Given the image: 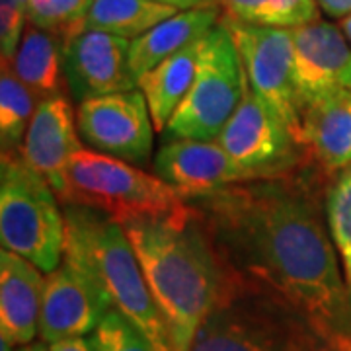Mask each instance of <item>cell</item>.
I'll return each instance as SVG.
<instances>
[{"label": "cell", "mask_w": 351, "mask_h": 351, "mask_svg": "<svg viewBox=\"0 0 351 351\" xmlns=\"http://www.w3.org/2000/svg\"><path fill=\"white\" fill-rule=\"evenodd\" d=\"M328 178L304 162L188 201L226 271L262 283L301 308L338 351H350L348 283L326 223Z\"/></svg>", "instance_id": "1"}, {"label": "cell", "mask_w": 351, "mask_h": 351, "mask_svg": "<svg viewBox=\"0 0 351 351\" xmlns=\"http://www.w3.org/2000/svg\"><path fill=\"white\" fill-rule=\"evenodd\" d=\"M174 351H189L225 285V267L197 209L186 203L162 217L123 225Z\"/></svg>", "instance_id": "2"}, {"label": "cell", "mask_w": 351, "mask_h": 351, "mask_svg": "<svg viewBox=\"0 0 351 351\" xmlns=\"http://www.w3.org/2000/svg\"><path fill=\"white\" fill-rule=\"evenodd\" d=\"M189 351H338L283 295L225 269V285Z\"/></svg>", "instance_id": "3"}, {"label": "cell", "mask_w": 351, "mask_h": 351, "mask_svg": "<svg viewBox=\"0 0 351 351\" xmlns=\"http://www.w3.org/2000/svg\"><path fill=\"white\" fill-rule=\"evenodd\" d=\"M66 223L64 258L84 267L98 281L113 311L151 339L156 351H174L162 314L123 225L88 207L63 205Z\"/></svg>", "instance_id": "4"}, {"label": "cell", "mask_w": 351, "mask_h": 351, "mask_svg": "<svg viewBox=\"0 0 351 351\" xmlns=\"http://www.w3.org/2000/svg\"><path fill=\"white\" fill-rule=\"evenodd\" d=\"M0 240L4 250L22 256L43 274L63 263L66 223L61 201L20 151L2 152L0 160Z\"/></svg>", "instance_id": "5"}, {"label": "cell", "mask_w": 351, "mask_h": 351, "mask_svg": "<svg viewBox=\"0 0 351 351\" xmlns=\"http://www.w3.org/2000/svg\"><path fill=\"white\" fill-rule=\"evenodd\" d=\"M186 203L158 176L88 149L76 152L69 164L61 197V205L94 209L119 225L170 215Z\"/></svg>", "instance_id": "6"}, {"label": "cell", "mask_w": 351, "mask_h": 351, "mask_svg": "<svg viewBox=\"0 0 351 351\" xmlns=\"http://www.w3.org/2000/svg\"><path fill=\"white\" fill-rule=\"evenodd\" d=\"M248 88L237 43L225 24L219 22L201 39L193 86L162 131V141H217Z\"/></svg>", "instance_id": "7"}, {"label": "cell", "mask_w": 351, "mask_h": 351, "mask_svg": "<svg viewBox=\"0 0 351 351\" xmlns=\"http://www.w3.org/2000/svg\"><path fill=\"white\" fill-rule=\"evenodd\" d=\"M237 43L250 88L276 110L301 145L304 101L295 80L293 32L274 25L246 24L223 16Z\"/></svg>", "instance_id": "8"}, {"label": "cell", "mask_w": 351, "mask_h": 351, "mask_svg": "<svg viewBox=\"0 0 351 351\" xmlns=\"http://www.w3.org/2000/svg\"><path fill=\"white\" fill-rule=\"evenodd\" d=\"M217 143L254 180L289 174L304 162L302 147L283 117L252 88Z\"/></svg>", "instance_id": "9"}, {"label": "cell", "mask_w": 351, "mask_h": 351, "mask_svg": "<svg viewBox=\"0 0 351 351\" xmlns=\"http://www.w3.org/2000/svg\"><path fill=\"white\" fill-rule=\"evenodd\" d=\"M76 127L80 138L96 152L138 168L151 160L156 129L138 88L80 101Z\"/></svg>", "instance_id": "10"}, {"label": "cell", "mask_w": 351, "mask_h": 351, "mask_svg": "<svg viewBox=\"0 0 351 351\" xmlns=\"http://www.w3.org/2000/svg\"><path fill=\"white\" fill-rule=\"evenodd\" d=\"M110 311H113L112 301L98 281L84 267L63 258V263L45 277L39 338L47 346L84 338L96 332Z\"/></svg>", "instance_id": "11"}, {"label": "cell", "mask_w": 351, "mask_h": 351, "mask_svg": "<svg viewBox=\"0 0 351 351\" xmlns=\"http://www.w3.org/2000/svg\"><path fill=\"white\" fill-rule=\"evenodd\" d=\"M152 168L154 176L166 182L184 201L199 199L254 180L217 141H162Z\"/></svg>", "instance_id": "12"}, {"label": "cell", "mask_w": 351, "mask_h": 351, "mask_svg": "<svg viewBox=\"0 0 351 351\" xmlns=\"http://www.w3.org/2000/svg\"><path fill=\"white\" fill-rule=\"evenodd\" d=\"M131 41L106 32L84 29L64 43V78L78 104L117 92L137 90L129 63Z\"/></svg>", "instance_id": "13"}, {"label": "cell", "mask_w": 351, "mask_h": 351, "mask_svg": "<svg viewBox=\"0 0 351 351\" xmlns=\"http://www.w3.org/2000/svg\"><path fill=\"white\" fill-rule=\"evenodd\" d=\"M82 149L71 101L63 94L41 101L25 133L20 154L32 170L45 178L59 201L66 189V168Z\"/></svg>", "instance_id": "14"}, {"label": "cell", "mask_w": 351, "mask_h": 351, "mask_svg": "<svg viewBox=\"0 0 351 351\" xmlns=\"http://www.w3.org/2000/svg\"><path fill=\"white\" fill-rule=\"evenodd\" d=\"M291 32L295 80L304 104L336 88L351 90V43L341 27L316 20Z\"/></svg>", "instance_id": "15"}, {"label": "cell", "mask_w": 351, "mask_h": 351, "mask_svg": "<svg viewBox=\"0 0 351 351\" xmlns=\"http://www.w3.org/2000/svg\"><path fill=\"white\" fill-rule=\"evenodd\" d=\"M304 160L328 178L351 164V90L336 88L304 104Z\"/></svg>", "instance_id": "16"}, {"label": "cell", "mask_w": 351, "mask_h": 351, "mask_svg": "<svg viewBox=\"0 0 351 351\" xmlns=\"http://www.w3.org/2000/svg\"><path fill=\"white\" fill-rule=\"evenodd\" d=\"M45 277L38 265L10 250L0 252V338L34 343L39 332Z\"/></svg>", "instance_id": "17"}, {"label": "cell", "mask_w": 351, "mask_h": 351, "mask_svg": "<svg viewBox=\"0 0 351 351\" xmlns=\"http://www.w3.org/2000/svg\"><path fill=\"white\" fill-rule=\"evenodd\" d=\"M221 8L186 10L170 16L141 38L133 39L129 49V63L137 82L141 76L170 59L178 51L201 41L221 22Z\"/></svg>", "instance_id": "18"}, {"label": "cell", "mask_w": 351, "mask_h": 351, "mask_svg": "<svg viewBox=\"0 0 351 351\" xmlns=\"http://www.w3.org/2000/svg\"><path fill=\"white\" fill-rule=\"evenodd\" d=\"M8 64L25 86L29 88L39 100L61 96L64 78V41L59 36L41 29L38 25H25L24 38Z\"/></svg>", "instance_id": "19"}, {"label": "cell", "mask_w": 351, "mask_h": 351, "mask_svg": "<svg viewBox=\"0 0 351 351\" xmlns=\"http://www.w3.org/2000/svg\"><path fill=\"white\" fill-rule=\"evenodd\" d=\"M199 47L201 41L188 45L138 78V90L145 94L152 123L158 133L166 129L193 86L199 66Z\"/></svg>", "instance_id": "20"}, {"label": "cell", "mask_w": 351, "mask_h": 351, "mask_svg": "<svg viewBox=\"0 0 351 351\" xmlns=\"http://www.w3.org/2000/svg\"><path fill=\"white\" fill-rule=\"evenodd\" d=\"M174 14H178L176 8L156 0H92L84 29L106 32L133 41Z\"/></svg>", "instance_id": "21"}, {"label": "cell", "mask_w": 351, "mask_h": 351, "mask_svg": "<svg viewBox=\"0 0 351 351\" xmlns=\"http://www.w3.org/2000/svg\"><path fill=\"white\" fill-rule=\"evenodd\" d=\"M41 104L38 96L2 63L0 75V147L2 152L22 149L25 133Z\"/></svg>", "instance_id": "22"}, {"label": "cell", "mask_w": 351, "mask_h": 351, "mask_svg": "<svg viewBox=\"0 0 351 351\" xmlns=\"http://www.w3.org/2000/svg\"><path fill=\"white\" fill-rule=\"evenodd\" d=\"M326 223L336 246L348 287H351V164L343 168L326 191Z\"/></svg>", "instance_id": "23"}, {"label": "cell", "mask_w": 351, "mask_h": 351, "mask_svg": "<svg viewBox=\"0 0 351 351\" xmlns=\"http://www.w3.org/2000/svg\"><path fill=\"white\" fill-rule=\"evenodd\" d=\"M92 0H32L27 22L59 36L64 43L84 32Z\"/></svg>", "instance_id": "24"}, {"label": "cell", "mask_w": 351, "mask_h": 351, "mask_svg": "<svg viewBox=\"0 0 351 351\" xmlns=\"http://www.w3.org/2000/svg\"><path fill=\"white\" fill-rule=\"evenodd\" d=\"M92 339L98 351H156L151 339L117 311L106 314Z\"/></svg>", "instance_id": "25"}, {"label": "cell", "mask_w": 351, "mask_h": 351, "mask_svg": "<svg viewBox=\"0 0 351 351\" xmlns=\"http://www.w3.org/2000/svg\"><path fill=\"white\" fill-rule=\"evenodd\" d=\"M316 20H320L316 0H265L262 25L293 29Z\"/></svg>", "instance_id": "26"}, {"label": "cell", "mask_w": 351, "mask_h": 351, "mask_svg": "<svg viewBox=\"0 0 351 351\" xmlns=\"http://www.w3.org/2000/svg\"><path fill=\"white\" fill-rule=\"evenodd\" d=\"M27 14L18 0H0V51L2 63H10L24 38Z\"/></svg>", "instance_id": "27"}, {"label": "cell", "mask_w": 351, "mask_h": 351, "mask_svg": "<svg viewBox=\"0 0 351 351\" xmlns=\"http://www.w3.org/2000/svg\"><path fill=\"white\" fill-rule=\"evenodd\" d=\"M228 18L246 22V24H260L263 22L265 0H221Z\"/></svg>", "instance_id": "28"}, {"label": "cell", "mask_w": 351, "mask_h": 351, "mask_svg": "<svg viewBox=\"0 0 351 351\" xmlns=\"http://www.w3.org/2000/svg\"><path fill=\"white\" fill-rule=\"evenodd\" d=\"M156 2L166 4L170 8H176L178 12L203 10V8H221V0H156Z\"/></svg>", "instance_id": "29"}, {"label": "cell", "mask_w": 351, "mask_h": 351, "mask_svg": "<svg viewBox=\"0 0 351 351\" xmlns=\"http://www.w3.org/2000/svg\"><path fill=\"white\" fill-rule=\"evenodd\" d=\"M49 351H98L92 336L90 338H69L49 343Z\"/></svg>", "instance_id": "30"}, {"label": "cell", "mask_w": 351, "mask_h": 351, "mask_svg": "<svg viewBox=\"0 0 351 351\" xmlns=\"http://www.w3.org/2000/svg\"><path fill=\"white\" fill-rule=\"evenodd\" d=\"M318 8L330 18H348L351 16V0H316Z\"/></svg>", "instance_id": "31"}, {"label": "cell", "mask_w": 351, "mask_h": 351, "mask_svg": "<svg viewBox=\"0 0 351 351\" xmlns=\"http://www.w3.org/2000/svg\"><path fill=\"white\" fill-rule=\"evenodd\" d=\"M18 351H49V346L47 343H27V346L18 348Z\"/></svg>", "instance_id": "32"}, {"label": "cell", "mask_w": 351, "mask_h": 351, "mask_svg": "<svg viewBox=\"0 0 351 351\" xmlns=\"http://www.w3.org/2000/svg\"><path fill=\"white\" fill-rule=\"evenodd\" d=\"M339 27H341V32H343V36L348 38V41L351 43V16L348 18H343L341 22H339Z\"/></svg>", "instance_id": "33"}, {"label": "cell", "mask_w": 351, "mask_h": 351, "mask_svg": "<svg viewBox=\"0 0 351 351\" xmlns=\"http://www.w3.org/2000/svg\"><path fill=\"white\" fill-rule=\"evenodd\" d=\"M348 336H350V351H351V287H348Z\"/></svg>", "instance_id": "34"}, {"label": "cell", "mask_w": 351, "mask_h": 351, "mask_svg": "<svg viewBox=\"0 0 351 351\" xmlns=\"http://www.w3.org/2000/svg\"><path fill=\"white\" fill-rule=\"evenodd\" d=\"M18 2H20V6H22V8L25 10V14H27V6H29V2H32V0H18Z\"/></svg>", "instance_id": "35"}]
</instances>
